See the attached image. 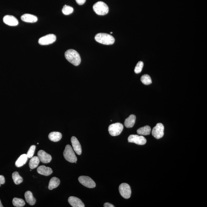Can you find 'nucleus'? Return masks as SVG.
Returning a JSON list of instances; mask_svg holds the SVG:
<instances>
[{"instance_id":"1","label":"nucleus","mask_w":207,"mask_h":207,"mask_svg":"<svg viewBox=\"0 0 207 207\" xmlns=\"http://www.w3.org/2000/svg\"><path fill=\"white\" fill-rule=\"evenodd\" d=\"M66 59L75 66H78L80 64L81 58L78 52L73 49L69 50L65 53Z\"/></svg>"},{"instance_id":"2","label":"nucleus","mask_w":207,"mask_h":207,"mask_svg":"<svg viewBox=\"0 0 207 207\" xmlns=\"http://www.w3.org/2000/svg\"><path fill=\"white\" fill-rule=\"evenodd\" d=\"M95 40L98 42L106 45L114 44L115 39L112 35L105 33H99L95 36Z\"/></svg>"},{"instance_id":"3","label":"nucleus","mask_w":207,"mask_h":207,"mask_svg":"<svg viewBox=\"0 0 207 207\" xmlns=\"http://www.w3.org/2000/svg\"><path fill=\"white\" fill-rule=\"evenodd\" d=\"M93 9L97 14L100 15H106L109 10L108 6L106 4L102 1H99L94 4Z\"/></svg>"},{"instance_id":"4","label":"nucleus","mask_w":207,"mask_h":207,"mask_svg":"<svg viewBox=\"0 0 207 207\" xmlns=\"http://www.w3.org/2000/svg\"><path fill=\"white\" fill-rule=\"evenodd\" d=\"M63 155L65 159L71 163H76L77 160L74 150L69 145H67L65 147L63 152Z\"/></svg>"},{"instance_id":"5","label":"nucleus","mask_w":207,"mask_h":207,"mask_svg":"<svg viewBox=\"0 0 207 207\" xmlns=\"http://www.w3.org/2000/svg\"><path fill=\"white\" fill-rule=\"evenodd\" d=\"M124 126L120 123H116L111 124L109 126L108 131L111 136H119L122 132Z\"/></svg>"},{"instance_id":"6","label":"nucleus","mask_w":207,"mask_h":207,"mask_svg":"<svg viewBox=\"0 0 207 207\" xmlns=\"http://www.w3.org/2000/svg\"><path fill=\"white\" fill-rule=\"evenodd\" d=\"M119 191L120 195L124 198L128 199L130 197L131 190L130 187L127 183H123L119 187Z\"/></svg>"},{"instance_id":"7","label":"nucleus","mask_w":207,"mask_h":207,"mask_svg":"<svg viewBox=\"0 0 207 207\" xmlns=\"http://www.w3.org/2000/svg\"><path fill=\"white\" fill-rule=\"evenodd\" d=\"M164 127L162 123H158L152 131V134L155 138L160 139L164 136Z\"/></svg>"},{"instance_id":"8","label":"nucleus","mask_w":207,"mask_h":207,"mask_svg":"<svg viewBox=\"0 0 207 207\" xmlns=\"http://www.w3.org/2000/svg\"><path fill=\"white\" fill-rule=\"evenodd\" d=\"M57 37L55 35L50 34L40 38L39 40V43L42 45H46L53 44L56 41Z\"/></svg>"},{"instance_id":"9","label":"nucleus","mask_w":207,"mask_h":207,"mask_svg":"<svg viewBox=\"0 0 207 207\" xmlns=\"http://www.w3.org/2000/svg\"><path fill=\"white\" fill-rule=\"evenodd\" d=\"M78 180L82 185L87 188H94L96 186L94 181L88 176H80L79 177Z\"/></svg>"},{"instance_id":"10","label":"nucleus","mask_w":207,"mask_h":207,"mask_svg":"<svg viewBox=\"0 0 207 207\" xmlns=\"http://www.w3.org/2000/svg\"><path fill=\"white\" fill-rule=\"evenodd\" d=\"M129 142L133 143L139 145H145L147 142L146 139L144 136L137 135H131L128 137Z\"/></svg>"},{"instance_id":"11","label":"nucleus","mask_w":207,"mask_h":207,"mask_svg":"<svg viewBox=\"0 0 207 207\" xmlns=\"http://www.w3.org/2000/svg\"><path fill=\"white\" fill-rule=\"evenodd\" d=\"M38 157L39 160L44 163H49L52 160V157L50 155L43 150L39 151L38 153Z\"/></svg>"},{"instance_id":"12","label":"nucleus","mask_w":207,"mask_h":207,"mask_svg":"<svg viewBox=\"0 0 207 207\" xmlns=\"http://www.w3.org/2000/svg\"><path fill=\"white\" fill-rule=\"evenodd\" d=\"M4 23L7 25L11 26H15L19 24L17 19L12 15H6L3 18Z\"/></svg>"},{"instance_id":"13","label":"nucleus","mask_w":207,"mask_h":207,"mask_svg":"<svg viewBox=\"0 0 207 207\" xmlns=\"http://www.w3.org/2000/svg\"><path fill=\"white\" fill-rule=\"evenodd\" d=\"M71 142L73 150L78 155H81L82 153V147L79 141L75 137H72L71 138Z\"/></svg>"},{"instance_id":"14","label":"nucleus","mask_w":207,"mask_h":207,"mask_svg":"<svg viewBox=\"0 0 207 207\" xmlns=\"http://www.w3.org/2000/svg\"><path fill=\"white\" fill-rule=\"evenodd\" d=\"M68 201L69 204L73 207H84L85 204L81 201L80 199L78 198L70 196L69 198Z\"/></svg>"},{"instance_id":"15","label":"nucleus","mask_w":207,"mask_h":207,"mask_svg":"<svg viewBox=\"0 0 207 207\" xmlns=\"http://www.w3.org/2000/svg\"><path fill=\"white\" fill-rule=\"evenodd\" d=\"M37 171L39 174L46 176H49L53 173L52 168L44 165L39 166L38 168Z\"/></svg>"},{"instance_id":"16","label":"nucleus","mask_w":207,"mask_h":207,"mask_svg":"<svg viewBox=\"0 0 207 207\" xmlns=\"http://www.w3.org/2000/svg\"><path fill=\"white\" fill-rule=\"evenodd\" d=\"M21 19L23 22L28 23H35L37 21L38 18L35 15L31 14H26L22 15Z\"/></svg>"},{"instance_id":"17","label":"nucleus","mask_w":207,"mask_h":207,"mask_svg":"<svg viewBox=\"0 0 207 207\" xmlns=\"http://www.w3.org/2000/svg\"><path fill=\"white\" fill-rule=\"evenodd\" d=\"M136 116L134 115H131L125 119L124 125L127 128H131L133 126L136 122Z\"/></svg>"},{"instance_id":"18","label":"nucleus","mask_w":207,"mask_h":207,"mask_svg":"<svg viewBox=\"0 0 207 207\" xmlns=\"http://www.w3.org/2000/svg\"><path fill=\"white\" fill-rule=\"evenodd\" d=\"M62 137V134L59 132H52L48 135L49 139L54 142L59 141L61 139Z\"/></svg>"},{"instance_id":"19","label":"nucleus","mask_w":207,"mask_h":207,"mask_svg":"<svg viewBox=\"0 0 207 207\" xmlns=\"http://www.w3.org/2000/svg\"><path fill=\"white\" fill-rule=\"evenodd\" d=\"M28 157L27 154H24L22 155L18 158L15 162V166L17 167H21L23 165L25 164L27 162Z\"/></svg>"},{"instance_id":"20","label":"nucleus","mask_w":207,"mask_h":207,"mask_svg":"<svg viewBox=\"0 0 207 207\" xmlns=\"http://www.w3.org/2000/svg\"><path fill=\"white\" fill-rule=\"evenodd\" d=\"M25 197L26 201L30 205H34L36 203V200L34 197L32 192L30 191H27L25 194Z\"/></svg>"},{"instance_id":"21","label":"nucleus","mask_w":207,"mask_h":207,"mask_svg":"<svg viewBox=\"0 0 207 207\" xmlns=\"http://www.w3.org/2000/svg\"><path fill=\"white\" fill-rule=\"evenodd\" d=\"M60 180L55 177H53L50 179L48 185V189L50 190H52L53 189L57 188L60 184Z\"/></svg>"},{"instance_id":"22","label":"nucleus","mask_w":207,"mask_h":207,"mask_svg":"<svg viewBox=\"0 0 207 207\" xmlns=\"http://www.w3.org/2000/svg\"><path fill=\"white\" fill-rule=\"evenodd\" d=\"M151 129L149 126L146 125L137 130V133L139 135L147 136L150 134Z\"/></svg>"},{"instance_id":"23","label":"nucleus","mask_w":207,"mask_h":207,"mask_svg":"<svg viewBox=\"0 0 207 207\" xmlns=\"http://www.w3.org/2000/svg\"><path fill=\"white\" fill-rule=\"evenodd\" d=\"M39 162H40V160L38 157H32L29 163L30 168L31 169H34L36 168L39 165Z\"/></svg>"},{"instance_id":"24","label":"nucleus","mask_w":207,"mask_h":207,"mask_svg":"<svg viewBox=\"0 0 207 207\" xmlns=\"http://www.w3.org/2000/svg\"><path fill=\"white\" fill-rule=\"evenodd\" d=\"M12 177L14 183L16 184H19L23 182V179L17 171L13 173Z\"/></svg>"},{"instance_id":"25","label":"nucleus","mask_w":207,"mask_h":207,"mask_svg":"<svg viewBox=\"0 0 207 207\" xmlns=\"http://www.w3.org/2000/svg\"><path fill=\"white\" fill-rule=\"evenodd\" d=\"M12 203L14 206L17 207H22L25 205V202L24 200L22 199L18 198H14L12 201Z\"/></svg>"},{"instance_id":"26","label":"nucleus","mask_w":207,"mask_h":207,"mask_svg":"<svg viewBox=\"0 0 207 207\" xmlns=\"http://www.w3.org/2000/svg\"><path fill=\"white\" fill-rule=\"evenodd\" d=\"M141 81L145 85H149L152 83L151 78L150 76L148 74H144L141 77Z\"/></svg>"},{"instance_id":"27","label":"nucleus","mask_w":207,"mask_h":207,"mask_svg":"<svg viewBox=\"0 0 207 207\" xmlns=\"http://www.w3.org/2000/svg\"><path fill=\"white\" fill-rule=\"evenodd\" d=\"M73 8L71 7L65 5L62 9L63 14L65 15H69L72 14L73 12Z\"/></svg>"},{"instance_id":"28","label":"nucleus","mask_w":207,"mask_h":207,"mask_svg":"<svg viewBox=\"0 0 207 207\" xmlns=\"http://www.w3.org/2000/svg\"><path fill=\"white\" fill-rule=\"evenodd\" d=\"M144 66V63L140 61L137 63L135 68L134 71L136 74H138L141 72Z\"/></svg>"},{"instance_id":"29","label":"nucleus","mask_w":207,"mask_h":207,"mask_svg":"<svg viewBox=\"0 0 207 207\" xmlns=\"http://www.w3.org/2000/svg\"><path fill=\"white\" fill-rule=\"evenodd\" d=\"M35 149H36V146L35 145H33L31 147L27 154L28 158H31L33 157Z\"/></svg>"},{"instance_id":"30","label":"nucleus","mask_w":207,"mask_h":207,"mask_svg":"<svg viewBox=\"0 0 207 207\" xmlns=\"http://www.w3.org/2000/svg\"><path fill=\"white\" fill-rule=\"evenodd\" d=\"M5 183V179L4 177L2 175H0V187L1 184H4Z\"/></svg>"},{"instance_id":"31","label":"nucleus","mask_w":207,"mask_h":207,"mask_svg":"<svg viewBox=\"0 0 207 207\" xmlns=\"http://www.w3.org/2000/svg\"><path fill=\"white\" fill-rule=\"evenodd\" d=\"M76 2H77V3L79 5H83V4L85 3V2H86V0H76Z\"/></svg>"},{"instance_id":"32","label":"nucleus","mask_w":207,"mask_h":207,"mask_svg":"<svg viewBox=\"0 0 207 207\" xmlns=\"http://www.w3.org/2000/svg\"><path fill=\"white\" fill-rule=\"evenodd\" d=\"M104 207H114V206L112 204L109 203H106L104 205Z\"/></svg>"},{"instance_id":"33","label":"nucleus","mask_w":207,"mask_h":207,"mask_svg":"<svg viewBox=\"0 0 207 207\" xmlns=\"http://www.w3.org/2000/svg\"><path fill=\"white\" fill-rule=\"evenodd\" d=\"M3 205L2 204V203L1 202V200H0V207H3Z\"/></svg>"},{"instance_id":"34","label":"nucleus","mask_w":207,"mask_h":207,"mask_svg":"<svg viewBox=\"0 0 207 207\" xmlns=\"http://www.w3.org/2000/svg\"><path fill=\"white\" fill-rule=\"evenodd\" d=\"M112 34V32H111V34Z\"/></svg>"}]
</instances>
